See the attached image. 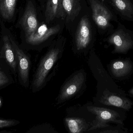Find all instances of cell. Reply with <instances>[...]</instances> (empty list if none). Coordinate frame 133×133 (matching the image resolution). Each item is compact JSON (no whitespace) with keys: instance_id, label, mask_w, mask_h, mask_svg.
<instances>
[{"instance_id":"obj_19","label":"cell","mask_w":133,"mask_h":133,"mask_svg":"<svg viewBox=\"0 0 133 133\" xmlns=\"http://www.w3.org/2000/svg\"><path fill=\"white\" fill-rule=\"evenodd\" d=\"M9 80L3 72L0 71V87L8 83Z\"/></svg>"},{"instance_id":"obj_9","label":"cell","mask_w":133,"mask_h":133,"mask_svg":"<svg viewBox=\"0 0 133 133\" xmlns=\"http://www.w3.org/2000/svg\"><path fill=\"white\" fill-rule=\"evenodd\" d=\"M60 29L59 25L50 27L46 24H43L38 27L34 33L26 38V42L33 46L39 45L50 37L58 33Z\"/></svg>"},{"instance_id":"obj_17","label":"cell","mask_w":133,"mask_h":133,"mask_svg":"<svg viewBox=\"0 0 133 133\" xmlns=\"http://www.w3.org/2000/svg\"><path fill=\"white\" fill-rule=\"evenodd\" d=\"M62 5L65 15H72L76 9V0H62Z\"/></svg>"},{"instance_id":"obj_4","label":"cell","mask_w":133,"mask_h":133,"mask_svg":"<svg viewBox=\"0 0 133 133\" xmlns=\"http://www.w3.org/2000/svg\"><path fill=\"white\" fill-rule=\"evenodd\" d=\"M87 108L88 111L95 116L94 120L90 124L88 132L108 127L107 123L116 122L118 116L116 112L104 108L89 106Z\"/></svg>"},{"instance_id":"obj_11","label":"cell","mask_w":133,"mask_h":133,"mask_svg":"<svg viewBox=\"0 0 133 133\" xmlns=\"http://www.w3.org/2000/svg\"><path fill=\"white\" fill-rule=\"evenodd\" d=\"M99 101L105 105L116 106L126 110L129 109L132 105L127 99L111 94L107 91L104 92V94L101 97Z\"/></svg>"},{"instance_id":"obj_2","label":"cell","mask_w":133,"mask_h":133,"mask_svg":"<svg viewBox=\"0 0 133 133\" xmlns=\"http://www.w3.org/2000/svg\"><path fill=\"white\" fill-rule=\"evenodd\" d=\"M86 80V73L83 69L73 73L62 86L56 99V104L64 103L76 96L85 86Z\"/></svg>"},{"instance_id":"obj_1","label":"cell","mask_w":133,"mask_h":133,"mask_svg":"<svg viewBox=\"0 0 133 133\" xmlns=\"http://www.w3.org/2000/svg\"><path fill=\"white\" fill-rule=\"evenodd\" d=\"M62 55V50L59 47H54L48 50L40 60L34 75L32 83L33 93H36L46 85L51 77V72Z\"/></svg>"},{"instance_id":"obj_15","label":"cell","mask_w":133,"mask_h":133,"mask_svg":"<svg viewBox=\"0 0 133 133\" xmlns=\"http://www.w3.org/2000/svg\"><path fill=\"white\" fill-rule=\"evenodd\" d=\"M17 0H0V13L6 20L11 19L14 15Z\"/></svg>"},{"instance_id":"obj_8","label":"cell","mask_w":133,"mask_h":133,"mask_svg":"<svg viewBox=\"0 0 133 133\" xmlns=\"http://www.w3.org/2000/svg\"><path fill=\"white\" fill-rule=\"evenodd\" d=\"M21 24L25 31L26 38L35 33L39 26L36 13L32 3L29 2L21 20Z\"/></svg>"},{"instance_id":"obj_16","label":"cell","mask_w":133,"mask_h":133,"mask_svg":"<svg viewBox=\"0 0 133 133\" xmlns=\"http://www.w3.org/2000/svg\"><path fill=\"white\" fill-rule=\"evenodd\" d=\"M132 68V65L128 61H118L112 65L111 70L115 76L119 77L129 73Z\"/></svg>"},{"instance_id":"obj_13","label":"cell","mask_w":133,"mask_h":133,"mask_svg":"<svg viewBox=\"0 0 133 133\" xmlns=\"http://www.w3.org/2000/svg\"><path fill=\"white\" fill-rule=\"evenodd\" d=\"M112 4L122 17L133 21V4L130 0H111Z\"/></svg>"},{"instance_id":"obj_12","label":"cell","mask_w":133,"mask_h":133,"mask_svg":"<svg viewBox=\"0 0 133 133\" xmlns=\"http://www.w3.org/2000/svg\"><path fill=\"white\" fill-rule=\"evenodd\" d=\"M69 132L72 133H83L88 132L90 124L82 118L71 117L65 120Z\"/></svg>"},{"instance_id":"obj_3","label":"cell","mask_w":133,"mask_h":133,"mask_svg":"<svg viewBox=\"0 0 133 133\" xmlns=\"http://www.w3.org/2000/svg\"><path fill=\"white\" fill-rule=\"evenodd\" d=\"M118 26L109 37L108 41L114 45L115 52H126L133 47V33L120 23Z\"/></svg>"},{"instance_id":"obj_5","label":"cell","mask_w":133,"mask_h":133,"mask_svg":"<svg viewBox=\"0 0 133 133\" xmlns=\"http://www.w3.org/2000/svg\"><path fill=\"white\" fill-rule=\"evenodd\" d=\"M91 30L89 19L87 17L81 18L78 25L75 38L76 48L81 52L88 47L90 43Z\"/></svg>"},{"instance_id":"obj_14","label":"cell","mask_w":133,"mask_h":133,"mask_svg":"<svg viewBox=\"0 0 133 133\" xmlns=\"http://www.w3.org/2000/svg\"><path fill=\"white\" fill-rule=\"evenodd\" d=\"M4 48L6 61L10 67L15 71L16 68V59L15 53L10 41L7 35L3 37Z\"/></svg>"},{"instance_id":"obj_7","label":"cell","mask_w":133,"mask_h":133,"mask_svg":"<svg viewBox=\"0 0 133 133\" xmlns=\"http://www.w3.org/2000/svg\"><path fill=\"white\" fill-rule=\"evenodd\" d=\"M10 41L18 62L19 70L20 79L25 86H28L29 82L30 61L29 57L20 49L14 41L10 37Z\"/></svg>"},{"instance_id":"obj_10","label":"cell","mask_w":133,"mask_h":133,"mask_svg":"<svg viewBox=\"0 0 133 133\" xmlns=\"http://www.w3.org/2000/svg\"><path fill=\"white\" fill-rule=\"evenodd\" d=\"M65 16L62 0H48L45 12L46 22L49 23L55 18H64Z\"/></svg>"},{"instance_id":"obj_20","label":"cell","mask_w":133,"mask_h":133,"mask_svg":"<svg viewBox=\"0 0 133 133\" xmlns=\"http://www.w3.org/2000/svg\"><path fill=\"white\" fill-rule=\"evenodd\" d=\"M130 93H131L133 95V90H132L131 91H130Z\"/></svg>"},{"instance_id":"obj_18","label":"cell","mask_w":133,"mask_h":133,"mask_svg":"<svg viewBox=\"0 0 133 133\" xmlns=\"http://www.w3.org/2000/svg\"><path fill=\"white\" fill-rule=\"evenodd\" d=\"M19 123V121L15 119H0V129L11 127Z\"/></svg>"},{"instance_id":"obj_6","label":"cell","mask_w":133,"mask_h":133,"mask_svg":"<svg viewBox=\"0 0 133 133\" xmlns=\"http://www.w3.org/2000/svg\"><path fill=\"white\" fill-rule=\"evenodd\" d=\"M92 9L93 19L97 26L101 28L108 27L112 18L110 11L98 0H89Z\"/></svg>"}]
</instances>
